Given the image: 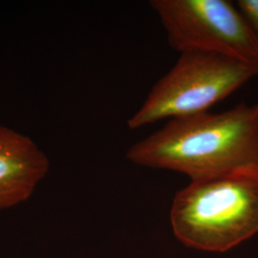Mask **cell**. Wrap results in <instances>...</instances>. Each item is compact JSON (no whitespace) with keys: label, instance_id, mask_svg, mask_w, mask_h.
Returning a JSON list of instances; mask_svg holds the SVG:
<instances>
[{"label":"cell","instance_id":"obj_1","mask_svg":"<svg viewBox=\"0 0 258 258\" xmlns=\"http://www.w3.org/2000/svg\"><path fill=\"white\" fill-rule=\"evenodd\" d=\"M126 157L135 165L180 172L191 181L258 169V102L171 119L134 144Z\"/></svg>","mask_w":258,"mask_h":258},{"label":"cell","instance_id":"obj_2","mask_svg":"<svg viewBox=\"0 0 258 258\" xmlns=\"http://www.w3.org/2000/svg\"><path fill=\"white\" fill-rule=\"evenodd\" d=\"M176 237L184 245L223 252L258 232V169L245 168L191 181L170 210Z\"/></svg>","mask_w":258,"mask_h":258},{"label":"cell","instance_id":"obj_3","mask_svg":"<svg viewBox=\"0 0 258 258\" xmlns=\"http://www.w3.org/2000/svg\"><path fill=\"white\" fill-rule=\"evenodd\" d=\"M256 76L255 68L229 56L182 53L129 119L128 127L138 129L164 119L208 112Z\"/></svg>","mask_w":258,"mask_h":258},{"label":"cell","instance_id":"obj_4","mask_svg":"<svg viewBox=\"0 0 258 258\" xmlns=\"http://www.w3.org/2000/svg\"><path fill=\"white\" fill-rule=\"evenodd\" d=\"M169 46L180 54L229 56L258 70V37L236 4L228 0H152Z\"/></svg>","mask_w":258,"mask_h":258},{"label":"cell","instance_id":"obj_5","mask_svg":"<svg viewBox=\"0 0 258 258\" xmlns=\"http://www.w3.org/2000/svg\"><path fill=\"white\" fill-rule=\"evenodd\" d=\"M50 163L26 135L0 127V212L28 201L44 180Z\"/></svg>","mask_w":258,"mask_h":258},{"label":"cell","instance_id":"obj_6","mask_svg":"<svg viewBox=\"0 0 258 258\" xmlns=\"http://www.w3.org/2000/svg\"><path fill=\"white\" fill-rule=\"evenodd\" d=\"M236 6L258 37V0H238Z\"/></svg>","mask_w":258,"mask_h":258},{"label":"cell","instance_id":"obj_7","mask_svg":"<svg viewBox=\"0 0 258 258\" xmlns=\"http://www.w3.org/2000/svg\"><path fill=\"white\" fill-rule=\"evenodd\" d=\"M0 127H1V125H0Z\"/></svg>","mask_w":258,"mask_h":258}]
</instances>
